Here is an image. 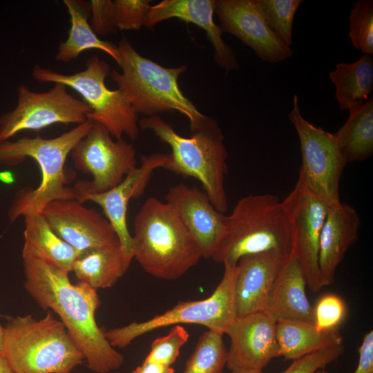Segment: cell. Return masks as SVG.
<instances>
[{"instance_id": "1", "label": "cell", "mask_w": 373, "mask_h": 373, "mask_svg": "<svg viewBox=\"0 0 373 373\" xmlns=\"http://www.w3.org/2000/svg\"><path fill=\"white\" fill-rule=\"evenodd\" d=\"M24 287L44 309L59 316L87 367L95 373L119 370L124 361L106 339L95 320L101 301L97 290L87 284H73L68 272L43 260L23 259Z\"/></svg>"}, {"instance_id": "2", "label": "cell", "mask_w": 373, "mask_h": 373, "mask_svg": "<svg viewBox=\"0 0 373 373\" xmlns=\"http://www.w3.org/2000/svg\"><path fill=\"white\" fill-rule=\"evenodd\" d=\"M93 121L87 119L53 138L21 137L0 143V165H16L26 158L39 165L41 179L35 188L26 187L17 192L10 206V222L31 213H41L49 202L57 200H77L73 188L67 186L65 164L68 155L89 131Z\"/></svg>"}, {"instance_id": "3", "label": "cell", "mask_w": 373, "mask_h": 373, "mask_svg": "<svg viewBox=\"0 0 373 373\" xmlns=\"http://www.w3.org/2000/svg\"><path fill=\"white\" fill-rule=\"evenodd\" d=\"M133 227V258L152 276L178 279L202 258L199 245L166 202L146 199Z\"/></svg>"}, {"instance_id": "4", "label": "cell", "mask_w": 373, "mask_h": 373, "mask_svg": "<svg viewBox=\"0 0 373 373\" xmlns=\"http://www.w3.org/2000/svg\"><path fill=\"white\" fill-rule=\"evenodd\" d=\"M140 126L152 131L171 147L169 160L164 169L198 180L213 207L226 213L229 208L224 186L228 151L217 121L208 117L200 126L191 131L189 137L178 134L159 115L142 119Z\"/></svg>"}, {"instance_id": "5", "label": "cell", "mask_w": 373, "mask_h": 373, "mask_svg": "<svg viewBox=\"0 0 373 373\" xmlns=\"http://www.w3.org/2000/svg\"><path fill=\"white\" fill-rule=\"evenodd\" d=\"M276 251H291L287 216L279 198L274 194H249L240 199L225 216L224 233L212 259L236 266L247 255Z\"/></svg>"}, {"instance_id": "6", "label": "cell", "mask_w": 373, "mask_h": 373, "mask_svg": "<svg viewBox=\"0 0 373 373\" xmlns=\"http://www.w3.org/2000/svg\"><path fill=\"white\" fill-rule=\"evenodd\" d=\"M117 47L122 73L113 70L110 76L137 114L150 117L177 111L189 119L191 131L204 123L208 117L197 109L178 85L179 76L187 69L186 65L164 67L140 55L126 38Z\"/></svg>"}, {"instance_id": "7", "label": "cell", "mask_w": 373, "mask_h": 373, "mask_svg": "<svg viewBox=\"0 0 373 373\" xmlns=\"http://www.w3.org/2000/svg\"><path fill=\"white\" fill-rule=\"evenodd\" d=\"M3 327L2 353L15 373H70L82 363L64 325L49 312L40 319L12 318Z\"/></svg>"}, {"instance_id": "8", "label": "cell", "mask_w": 373, "mask_h": 373, "mask_svg": "<svg viewBox=\"0 0 373 373\" xmlns=\"http://www.w3.org/2000/svg\"><path fill=\"white\" fill-rule=\"evenodd\" d=\"M110 73L108 64L94 55L86 60L85 69L76 73L62 74L35 65L32 75L39 82L62 84L77 92L92 110L87 119L104 125L115 140L123 139L124 135L135 140L138 114L119 88H108L105 79Z\"/></svg>"}, {"instance_id": "9", "label": "cell", "mask_w": 373, "mask_h": 373, "mask_svg": "<svg viewBox=\"0 0 373 373\" xmlns=\"http://www.w3.org/2000/svg\"><path fill=\"white\" fill-rule=\"evenodd\" d=\"M220 283L208 298L193 301H180L163 314L142 322L104 329L106 339L113 347L124 348L137 337L157 329L182 324H196L222 334L237 318L235 285L237 267L224 265Z\"/></svg>"}, {"instance_id": "10", "label": "cell", "mask_w": 373, "mask_h": 373, "mask_svg": "<svg viewBox=\"0 0 373 373\" xmlns=\"http://www.w3.org/2000/svg\"><path fill=\"white\" fill-rule=\"evenodd\" d=\"M289 119L300 142L302 164L298 179L329 205L341 203L339 184L348 161L336 135L303 116L296 95Z\"/></svg>"}, {"instance_id": "11", "label": "cell", "mask_w": 373, "mask_h": 373, "mask_svg": "<svg viewBox=\"0 0 373 373\" xmlns=\"http://www.w3.org/2000/svg\"><path fill=\"white\" fill-rule=\"evenodd\" d=\"M70 154L77 169L93 176L91 181L80 180L75 184L73 189L77 198L113 189L137 167L133 145L123 139L114 140L104 125L94 121Z\"/></svg>"}, {"instance_id": "12", "label": "cell", "mask_w": 373, "mask_h": 373, "mask_svg": "<svg viewBox=\"0 0 373 373\" xmlns=\"http://www.w3.org/2000/svg\"><path fill=\"white\" fill-rule=\"evenodd\" d=\"M92 112L89 106L75 98L62 84H54L49 90L37 93L21 84L15 108L0 115V143L23 131H39L60 123L85 122Z\"/></svg>"}, {"instance_id": "13", "label": "cell", "mask_w": 373, "mask_h": 373, "mask_svg": "<svg viewBox=\"0 0 373 373\" xmlns=\"http://www.w3.org/2000/svg\"><path fill=\"white\" fill-rule=\"evenodd\" d=\"M281 203L290 226V255L300 263L309 289L317 292L322 288L318 269L320 236L331 205L310 192L298 179Z\"/></svg>"}, {"instance_id": "14", "label": "cell", "mask_w": 373, "mask_h": 373, "mask_svg": "<svg viewBox=\"0 0 373 373\" xmlns=\"http://www.w3.org/2000/svg\"><path fill=\"white\" fill-rule=\"evenodd\" d=\"M215 12L222 32L236 37L262 61L279 63L294 54L270 28L257 0H216Z\"/></svg>"}, {"instance_id": "15", "label": "cell", "mask_w": 373, "mask_h": 373, "mask_svg": "<svg viewBox=\"0 0 373 373\" xmlns=\"http://www.w3.org/2000/svg\"><path fill=\"white\" fill-rule=\"evenodd\" d=\"M41 213L54 232L79 253L119 243L107 218L77 200L52 201Z\"/></svg>"}, {"instance_id": "16", "label": "cell", "mask_w": 373, "mask_h": 373, "mask_svg": "<svg viewBox=\"0 0 373 373\" xmlns=\"http://www.w3.org/2000/svg\"><path fill=\"white\" fill-rule=\"evenodd\" d=\"M276 321L265 312L236 318L226 332L230 338L226 366L231 373L262 371L280 356Z\"/></svg>"}, {"instance_id": "17", "label": "cell", "mask_w": 373, "mask_h": 373, "mask_svg": "<svg viewBox=\"0 0 373 373\" xmlns=\"http://www.w3.org/2000/svg\"><path fill=\"white\" fill-rule=\"evenodd\" d=\"M169 160V153L141 155L140 165L129 172L118 185L103 193L79 196L77 200L81 203L92 201L102 207L117 236L125 256L130 261L133 259V248L132 235L127 226L128 202L144 193L153 171L164 169Z\"/></svg>"}, {"instance_id": "18", "label": "cell", "mask_w": 373, "mask_h": 373, "mask_svg": "<svg viewBox=\"0 0 373 373\" xmlns=\"http://www.w3.org/2000/svg\"><path fill=\"white\" fill-rule=\"evenodd\" d=\"M164 197L199 245L202 258H211L222 240L226 215L219 212L196 186L174 185Z\"/></svg>"}, {"instance_id": "19", "label": "cell", "mask_w": 373, "mask_h": 373, "mask_svg": "<svg viewBox=\"0 0 373 373\" xmlns=\"http://www.w3.org/2000/svg\"><path fill=\"white\" fill-rule=\"evenodd\" d=\"M216 0H163L151 6L145 26L152 28L158 23L178 18L203 29L213 48L218 65L226 73L239 68L236 55L222 37V30L213 20Z\"/></svg>"}, {"instance_id": "20", "label": "cell", "mask_w": 373, "mask_h": 373, "mask_svg": "<svg viewBox=\"0 0 373 373\" xmlns=\"http://www.w3.org/2000/svg\"><path fill=\"white\" fill-rule=\"evenodd\" d=\"M287 256L271 251L240 258L234 293L237 318L266 312L272 285Z\"/></svg>"}, {"instance_id": "21", "label": "cell", "mask_w": 373, "mask_h": 373, "mask_svg": "<svg viewBox=\"0 0 373 373\" xmlns=\"http://www.w3.org/2000/svg\"><path fill=\"white\" fill-rule=\"evenodd\" d=\"M361 222L356 209L341 202L331 206L319 240L318 269L322 287L334 281L338 266L358 239Z\"/></svg>"}, {"instance_id": "22", "label": "cell", "mask_w": 373, "mask_h": 373, "mask_svg": "<svg viewBox=\"0 0 373 373\" xmlns=\"http://www.w3.org/2000/svg\"><path fill=\"white\" fill-rule=\"evenodd\" d=\"M306 285L300 263L289 255L275 278L266 312L276 322L285 319L313 322V307L306 294Z\"/></svg>"}, {"instance_id": "23", "label": "cell", "mask_w": 373, "mask_h": 373, "mask_svg": "<svg viewBox=\"0 0 373 373\" xmlns=\"http://www.w3.org/2000/svg\"><path fill=\"white\" fill-rule=\"evenodd\" d=\"M23 217V259L43 260L68 273L72 271L79 252L54 232L41 213Z\"/></svg>"}, {"instance_id": "24", "label": "cell", "mask_w": 373, "mask_h": 373, "mask_svg": "<svg viewBox=\"0 0 373 373\" xmlns=\"http://www.w3.org/2000/svg\"><path fill=\"white\" fill-rule=\"evenodd\" d=\"M70 19L68 36L58 47L55 59L68 62L77 58L84 50L97 49L110 55L117 64L120 55L117 46L102 40L95 34L89 22L90 3L83 0H64Z\"/></svg>"}, {"instance_id": "25", "label": "cell", "mask_w": 373, "mask_h": 373, "mask_svg": "<svg viewBox=\"0 0 373 373\" xmlns=\"http://www.w3.org/2000/svg\"><path fill=\"white\" fill-rule=\"evenodd\" d=\"M131 263L118 243L80 252L73 263L72 271L79 282L97 290L113 287Z\"/></svg>"}, {"instance_id": "26", "label": "cell", "mask_w": 373, "mask_h": 373, "mask_svg": "<svg viewBox=\"0 0 373 373\" xmlns=\"http://www.w3.org/2000/svg\"><path fill=\"white\" fill-rule=\"evenodd\" d=\"M280 356L295 360L308 354L343 343L338 329L318 331L313 322L285 319L276 322Z\"/></svg>"}, {"instance_id": "27", "label": "cell", "mask_w": 373, "mask_h": 373, "mask_svg": "<svg viewBox=\"0 0 373 373\" xmlns=\"http://www.w3.org/2000/svg\"><path fill=\"white\" fill-rule=\"evenodd\" d=\"M329 77L335 86V99L341 110L362 104L373 90V59L363 55L353 63H338Z\"/></svg>"}, {"instance_id": "28", "label": "cell", "mask_w": 373, "mask_h": 373, "mask_svg": "<svg viewBox=\"0 0 373 373\" xmlns=\"http://www.w3.org/2000/svg\"><path fill=\"white\" fill-rule=\"evenodd\" d=\"M345 123L335 133L348 162H362L373 153V99L348 109Z\"/></svg>"}, {"instance_id": "29", "label": "cell", "mask_w": 373, "mask_h": 373, "mask_svg": "<svg viewBox=\"0 0 373 373\" xmlns=\"http://www.w3.org/2000/svg\"><path fill=\"white\" fill-rule=\"evenodd\" d=\"M222 336L209 329L201 335L182 373H223L227 350Z\"/></svg>"}, {"instance_id": "30", "label": "cell", "mask_w": 373, "mask_h": 373, "mask_svg": "<svg viewBox=\"0 0 373 373\" xmlns=\"http://www.w3.org/2000/svg\"><path fill=\"white\" fill-rule=\"evenodd\" d=\"M262 14L276 36L285 44H292L293 23L303 0H257Z\"/></svg>"}, {"instance_id": "31", "label": "cell", "mask_w": 373, "mask_h": 373, "mask_svg": "<svg viewBox=\"0 0 373 373\" xmlns=\"http://www.w3.org/2000/svg\"><path fill=\"white\" fill-rule=\"evenodd\" d=\"M348 37L353 47L364 55L373 54V1L358 0L349 15Z\"/></svg>"}, {"instance_id": "32", "label": "cell", "mask_w": 373, "mask_h": 373, "mask_svg": "<svg viewBox=\"0 0 373 373\" xmlns=\"http://www.w3.org/2000/svg\"><path fill=\"white\" fill-rule=\"evenodd\" d=\"M189 332L180 325H173L169 334L156 338L145 361L171 366L177 360L181 347L188 341Z\"/></svg>"}, {"instance_id": "33", "label": "cell", "mask_w": 373, "mask_h": 373, "mask_svg": "<svg viewBox=\"0 0 373 373\" xmlns=\"http://www.w3.org/2000/svg\"><path fill=\"white\" fill-rule=\"evenodd\" d=\"M346 315L345 301L336 294H327L321 296L313 307V323L320 332L338 329Z\"/></svg>"}, {"instance_id": "34", "label": "cell", "mask_w": 373, "mask_h": 373, "mask_svg": "<svg viewBox=\"0 0 373 373\" xmlns=\"http://www.w3.org/2000/svg\"><path fill=\"white\" fill-rule=\"evenodd\" d=\"M151 1L116 0L115 17L119 30H137L145 25Z\"/></svg>"}, {"instance_id": "35", "label": "cell", "mask_w": 373, "mask_h": 373, "mask_svg": "<svg viewBox=\"0 0 373 373\" xmlns=\"http://www.w3.org/2000/svg\"><path fill=\"white\" fill-rule=\"evenodd\" d=\"M344 352L343 343L320 350L294 360L281 373H315L336 361Z\"/></svg>"}, {"instance_id": "36", "label": "cell", "mask_w": 373, "mask_h": 373, "mask_svg": "<svg viewBox=\"0 0 373 373\" xmlns=\"http://www.w3.org/2000/svg\"><path fill=\"white\" fill-rule=\"evenodd\" d=\"M90 24L97 35L115 33L118 29L116 23L114 1L91 0L90 1Z\"/></svg>"}, {"instance_id": "37", "label": "cell", "mask_w": 373, "mask_h": 373, "mask_svg": "<svg viewBox=\"0 0 373 373\" xmlns=\"http://www.w3.org/2000/svg\"><path fill=\"white\" fill-rule=\"evenodd\" d=\"M358 362L353 373H373V331L366 333L358 350Z\"/></svg>"}, {"instance_id": "38", "label": "cell", "mask_w": 373, "mask_h": 373, "mask_svg": "<svg viewBox=\"0 0 373 373\" xmlns=\"http://www.w3.org/2000/svg\"><path fill=\"white\" fill-rule=\"evenodd\" d=\"M132 373H175V370L171 366L144 360Z\"/></svg>"}, {"instance_id": "39", "label": "cell", "mask_w": 373, "mask_h": 373, "mask_svg": "<svg viewBox=\"0 0 373 373\" xmlns=\"http://www.w3.org/2000/svg\"><path fill=\"white\" fill-rule=\"evenodd\" d=\"M0 373H15L2 352L0 353Z\"/></svg>"}, {"instance_id": "40", "label": "cell", "mask_w": 373, "mask_h": 373, "mask_svg": "<svg viewBox=\"0 0 373 373\" xmlns=\"http://www.w3.org/2000/svg\"><path fill=\"white\" fill-rule=\"evenodd\" d=\"M4 327L0 324V353L2 352Z\"/></svg>"}, {"instance_id": "41", "label": "cell", "mask_w": 373, "mask_h": 373, "mask_svg": "<svg viewBox=\"0 0 373 373\" xmlns=\"http://www.w3.org/2000/svg\"><path fill=\"white\" fill-rule=\"evenodd\" d=\"M240 373H262V371H258V370H247V371H243Z\"/></svg>"}, {"instance_id": "42", "label": "cell", "mask_w": 373, "mask_h": 373, "mask_svg": "<svg viewBox=\"0 0 373 373\" xmlns=\"http://www.w3.org/2000/svg\"><path fill=\"white\" fill-rule=\"evenodd\" d=\"M315 373H327L326 371L324 370V369H321L317 370Z\"/></svg>"}, {"instance_id": "43", "label": "cell", "mask_w": 373, "mask_h": 373, "mask_svg": "<svg viewBox=\"0 0 373 373\" xmlns=\"http://www.w3.org/2000/svg\"><path fill=\"white\" fill-rule=\"evenodd\" d=\"M0 316H2V315L0 314Z\"/></svg>"}, {"instance_id": "44", "label": "cell", "mask_w": 373, "mask_h": 373, "mask_svg": "<svg viewBox=\"0 0 373 373\" xmlns=\"http://www.w3.org/2000/svg\"><path fill=\"white\" fill-rule=\"evenodd\" d=\"M70 373H73V372H70Z\"/></svg>"}]
</instances>
